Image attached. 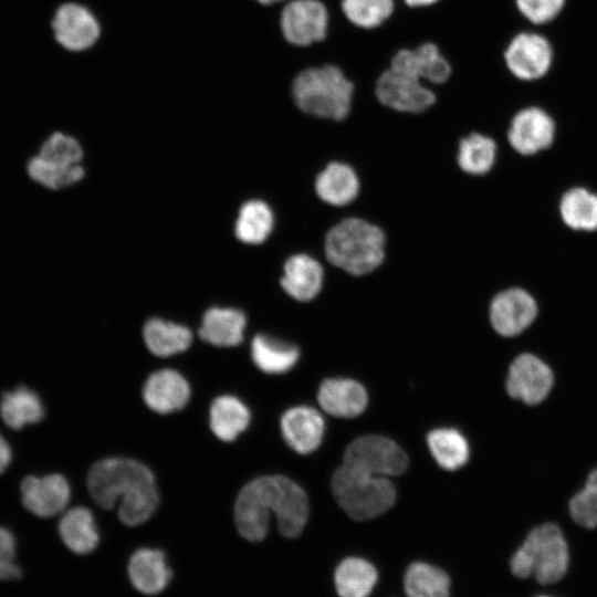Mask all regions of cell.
<instances>
[{"label":"cell","mask_w":597,"mask_h":597,"mask_svg":"<svg viewBox=\"0 0 597 597\" xmlns=\"http://www.w3.org/2000/svg\"><path fill=\"white\" fill-rule=\"evenodd\" d=\"M87 488L96 504L113 509L121 499L119 520L128 526L145 523L155 513L159 496L151 471L127 458H107L93 464Z\"/></svg>","instance_id":"cell-1"},{"label":"cell","mask_w":597,"mask_h":597,"mask_svg":"<svg viewBox=\"0 0 597 597\" xmlns=\"http://www.w3.org/2000/svg\"><path fill=\"white\" fill-rule=\"evenodd\" d=\"M354 92L349 77L332 63L306 67L292 82V97L300 111L335 122L349 115Z\"/></svg>","instance_id":"cell-2"},{"label":"cell","mask_w":597,"mask_h":597,"mask_svg":"<svg viewBox=\"0 0 597 597\" xmlns=\"http://www.w3.org/2000/svg\"><path fill=\"white\" fill-rule=\"evenodd\" d=\"M385 244V233L378 226L360 218H347L327 232L325 255L331 264L359 276L383 263Z\"/></svg>","instance_id":"cell-3"},{"label":"cell","mask_w":597,"mask_h":597,"mask_svg":"<svg viewBox=\"0 0 597 597\" xmlns=\"http://www.w3.org/2000/svg\"><path fill=\"white\" fill-rule=\"evenodd\" d=\"M569 564V552L561 528L552 523L533 528L511 558V570L520 578L534 576L547 585L562 579Z\"/></svg>","instance_id":"cell-4"},{"label":"cell","mask_w":597,"mask_h":597,"mask_svg":"<svg viewBox=\"0 0 597 597\" xmlns=\"http://www.w3.org/2000/svg\"><path fill=\"white\" fill-rule=\"evenodd\" d=\"M332 491L338 505L356 521L375 519L387 512L396 501V490L388 478L345 464L335 470Z\"/></svg>","instance_id":"cell-5"},{"label":"cell","mask_w":597,"mask_h":597,"mask_svg":"<svg viewBox=\"0 0 597 597\" xmlns=\"http://www.w3.org/2000/svg\"><path fill=\"white\" fill-rule=\"evenodd\" d=\"M251 482L269 511L274 514L280 533L290 538L298 536L310 514L305 491L284 475H264Z\"/></svg>","instance_id":"cell-6"},{"label":"cell","mask_w":597,"mask_h":597,"mask_svg":"<svg viewBox=\"0 0 597 597\" xmlns=\"http://www.w3.org/2000/svg\"><path fill=\"white\" fill-rule=\"evenodd\" d=\"M343 464L378 475L404 473L409 464L406 452L394 440L384 436H363L346 448Z\"/></svg>","instance_id":"cell-7"},{"label":"cell","mask_w":597,"mask_h":597,"mask_svg":"<svg viewBox=\"0 0 597 597\" xmlns=\"http://www.w3.org/2000/svg\"><path fill=\"white\" fill-rule=\"evenodd\" d=\"M280 29L286 42L306 48L327 38L329 12L321 0H292L280 14Z\"/></svg>","instance_id":"cell-8"},{"label":"cell","mask_w":597,"mask_h":597,"mask_svg":"<svg viewBox=\"0 0 597 597\" xmlns=\"http://www.w3.org/2000/svg\"><path fill=\"white\" fill-rule=\"evenodd\" d=\"M375 95L385 107L408 114L422 113L437 101L436 93L422 81L390 67L378 75Z\"/></svg>","instance_id":"cell-9"},{"label":"cell","mask_w":597,"mask_h":597,"mask_svg":"<svg viewBox=\"0 0 597 597\" xmlns=\"http://www.w3.org/2000/svg\"><path fill=\"white\" fill-rule=\"evenodd\" d=\"M509 71L523 81L544 76L553 62V49L543 35L523 32L516 34L504 51Z\"/></svg>","instance_id":"cell-10"},{"label":"cell","mask_w":597,"mask_h":597,"mask_svg":"<svg viewBox=\"0 0 597 597\" xmlns=\"http://www.w3.org/2000/svg\"><path fill=\"white\" fill-rule=\"evenodd\" d=\"M388 67L432 84L446 83L453 72L451 63L433 42L397 50Z\"/></svg>","instance_id":"cell-11"},{"label":"cell","mask_w":597,"mask_h":597,"mask_svg":"<svg viewBox=\"0 0 597 597\" xmlns=\"http://www.w3.org/2000/svg\"><path fill=\"white\" fill-rule=\"evenodd\" d=\"M554 377L551 368L532 354H522L511 364L506 391L528 405L543 401L551 391Z\"/></svg>","instance_id":"cell-12"},{"label":"cell","mask_w":597,"mask_h":597,"mask_svg":"<svg viewBox=\"0 0 597 597\" xmlns=\"http://www.w3.org/2000/svg\"><path fill=\"white\" fill-rule=\"evenodd\" d=\"M20 492L23 506L39 517L61 513L71 496L67 480L59 473L28 475L21 481Z\"/></svg>","instance_id":"cell-13"},{"label":"cell","mask_w":597,"mask_h":597,"mask_svg":"<svg viewBox=\"0 0 597 597\" xmlns=\"http://www.w3.org/2000/svg\"><path fill=\"white\" fill-rule=\"evenodd\" d=\"M52 28L56 41L66 50L84 51L100 38L101 27L96 17L84 6L65 3L53 18Z\"/></svg>","instance_id":"cell-14"},{"label":"cell","mask_w":597,"mask_h":597,"mask_svg":"<svg viewBox=\"0 0 597 597\" xmlns=\"http://www.w3.org/2000/svg\"><path fill=\"white\" fill-rule=\"evenodd\" d=\"M537 305L526 291L517 287L500 292L491 302L490 321L502 336H515L535 320Z\"/></svg>","instance_id":"cell-15"},{"label":"cell","mask_w":597,"mask_h":597,"mask_svg":"<svg viewBox=\"0 0 597 597\" xmlns=\"http://www.w3.org/2000/svg\"><path fill=\"white\" fill-rule=\"evenodd\" d=\"M555 135L553 118L540 107L517 112L511 121L507 138L522 155H533L551 146Z\"/></svg>","instance_id":"cell-16"},{"label":"cell","mask_w":597,"mask_h":597,"mask_svg":"<svg viewBox=\"0 0 597 597\" xmlns=\"http://www.w3.org/2000/svg\"><path fill=\"white\" fill-rule=\"evenodd\" d=\"M281 431L285 442L295 452L307 454L322 443L325 422L322 415L310 406L287 409L281 418Z\"/></svg>","instance_id":"cell-17"},{"label":"cell","mask_w":597,"mask_h":597,"mask_svg":"<svg viewBox=\"0 0 597 597\" xmlns=\"http://www.w3.org/2000/svg\"><path fill=\"white\" fill-rule=\"evenodd\" d=\"M317 401L328 415L354 418L365 411L368 396L364 386L354 379L329 378L321 384Z\"/></svg>","instance_id":"cell-18"},{"label":"cell","mask_w":597,"mask_h":597,"mask_svg":"<svg viewBox=\"0 0 597 597\" xmlns=\"http://www.w3.org/2000/svg\"><path fill=\"white\" fill-rule=\"evenodd\" d=\"M146 405L158 413L182 409L189 401L190 387L181 374L172 369L153 373L143 388Z\"/></svg>","instance_id":"cell-19"},{"label":"cell","mask_w":597,"mask_h":597,"mask_svg":"<svg viewBox=\"0 0 597 597\" xmlns=\"http://www.w3.org/2000/svg\"><path fill=\"white\" fill-rule=\"evenodd\" d=\"M323 282L324 269L313 256L300 253L285 261L281 286L294 300L307 302L315 298Z\"/></svg>","instance_id":"cell-20"},{"label":"cell","mask_w":597,"mask_h":597,"mask_svg":"<svg viewBox=\"0 0 597 597\" xmlns=\"http://www.w3.org/2000/svg\"><path fill=\"white\" fill-rule=\"evenodd\" d=\"M128 577L139 593L157 595L168 586L171 569L163 551L143 547L137 549L129 559Z\"/></svg>","instance_id":"cell-21"},{"label":"cell","mask_w":597,"mask_h":597,"mask_svg":"<svg viewBox=\"0 0 597 597\" xmlns=\"http://www.w3.org/2000/svg\"><path fill=\"white\" fill-rule=\"evenodd\" d=\"M317 197L332 206L342 207L355 200L359 192V179L347 164L332 161L316 176Z\"/></svg>","instance_id":"cell-22"},{"label":"cell","mask_w":597,"mask_h":597,"mask_svg":"<svg viewBox=\"0 0 597 597\" xmlns=\"http://www.w3.org/2000/svg\"><path fill=\"white\" fill-rule=\"evenodd\" d=\"M245 323V315L240 310L214 306L203 314L199 334L214 346H237L243 339Z\"/></svg>","instance_id":"cell-23"},{"label":"cell","mask_w":597,"mask_h":597,"mask_svg":"<svg viewBox=\"0 0 597 597\" xmlns=\"http://www.w3.org/2000/svg\"><path fill=\"white\" fill-rule=\"evenodd\" d=\"M234 520L244 540L261 542L265 538L269 531L270 511L251 482L245 484L238 494Z\"/></svg>","instance_id":"cell-24"},{"label":"cell","mask_w":597,"mask_h":597,"mask_svg":"<svg viewBox=\"0 0 597 597\" xmlns=\"http://www.w3.org/2000/svg\"><path fill=\"white\" fill-rule=\"evenodd\" d=\"M45 410L42 399L33 389L20 385L7 390L0 398V417L14 430L40 422Z\"/></svg>","instance_id":"cell-25"},{"label":"cell","mask_w":597,"mask_h":597,"mask_svg":"<svg viewBox=\"0 0 597 597\" xmlns=\"http://www.w3.org/2000/svg\"><path fill=\"white\" fill-rule=\"evenodd\" d=\"M59 534L65 546L78 555L93 552L100 542L94 516L83 506L73 507L63 514Z\"/></svg>","instance_id":"cell-26"},{"label":"cell","mask_w":597,"mask_h":597,"mask_svg":"<svg viewBox=\"0 0 597 597\" xmlns=\"http://www.w3.org/2000/svg\"><path fill=\"white\" fill-rule=\"evenodd\" d=\"M378 580L376 567L365 558H344L334 572V586L339 597H368Z\"/></svg>","instance_id":"cell-27"},{"label":"cell","mask_w":597,"mask_h":597,"mask_svg":"<svg viewBox=\"0 0 597 597\" xmlns=\"http://www.w3.org/2000/svg\"><path fill=\"white\" fill-rule=\"evenodd\" d=\"M250 423L248 407L234 396L217 397L210 407V428L214 436L230 442L238 438Z\"/></svg>","instance_id":"cell-28"},{"label":"cell","mask_w":597,"mask_h":597,"mask_svg":"<svg viewBox=\"0 0 597 597\" xmlns=\"http://www.w3.org/2000/svg\"><path fill=\"white\" fill-rule=\"evenodd\" d=\"M143 335L147 348L160 357L185 352L192 341V334L188 327L158 317L146 322Z\"/></svg>","instance_id":"cell-29"},{"label":"cell","mask_w":597,"mask_h":597,"mask_svg":"<svg viewBox=\"0 0 597 597\" xmlns=\"http://www.w3.org/2000/svg\"><path fill=\"white\" fill-rule=\"evenodd\" d=\"M254 364L266 374H283L294 367L300 350L293 344L265 334H258L251 343Z\"/></svg>","instance_id":"cell-30"},{"label":"cell","mask_w":597,"mask_h":597,"mask_svg":"<svg viewBox=\"0 0 597 597\" xmlns=\"http://www.w3.org/2000/svg\"><path fill=\"white\" fill-rule=\"evenodd\" d=\"M427 443L433 459L444 470H458L469 460L468 441L457 429H434L428 433Z\"/></svg>","instance_id":"cell-31"},{"label":"cell","mask_w":597,"mask_h":597,"mask_svg":"<svg viewBox=\"0 0 597 597\" xmlns=\"http://www.w3.org/2000/svg\"><path fill=\"white\" fill-rule=\"evenodd\" d=\"M451 582L441 568L423 562L408 566L404 577L407 597H450Z\"/></svg>","instance_id":"cell-32"},{"label":"cell","mask_w":597,"mask_h":597,"mask_svg":"<svg viewBox=\"0 0 597 597\" xmlns=\"http://www.w3.org/2000/svg\"><path fill=\"white\" fill-rule=\"evenodd\" d=\"M274 223L273 212L262 200H250L242 205L235 222L237 238L249 244H259L268 239Z\"/></svg>","instance_id":"cell-33"},{"label":"cell","mask_w":597,"mask_h":597,"mask_svg":"<svg viewBox=\"0 0 597 597\" xmlns=\"http://www.w3.org/2000/svg\"><path fill=\"white\" fill-rule=\"evenodd\" d=\"M563 221L572 229L597 230V195L585 188H573L559 203Z\"/></svg>","instance_id":"cell-34"},{"label":"cell","mask_w":597,"mask_h":597,"mask_svg":"<svg viewBox=\"0 0 597 597\" xmlns=\"http://www.w3.org/2000/svg\"><path fill=\"white\" fill-rule=\"evenodd\" d=\"M496 157V145L491 137L472 133L459 143L457 161L470 175H484L491 170Z\"/></svg>","instance_id":"cell-35"},{"label":"cell","mask_w":597,"mask_h":597,"mask_svg":"<svg viewBox=\"0 0 597 597\" xmlns=\"http://www.w3.org/2000/svg\"><path fill=\"white\" fill-rule=\"evenodd\" d=\"M342 13L356 28L374 30L383 25L395 11V0H342Z\"/></svg>","instance_id":"cell-36"},{"label":"cell","mask_w":597,"mask_h":597,"mask_svg":"<svg viewBox=\"0 0 597 597\" xmlns=\"http://www.w3.org/2000/svg\"><path fill=\"white\" fill-rule=\"evenodd\" d=\"M27 171L32 180L52 190L74 185L85 174L82 165L61 167L43 159L39 155L29 160Z\"/></svg>","instance_id":"cell-37"},{"label":"cell","mask_w":597,"mask_h":597,"mask_svg":"<svg viewBox=\"0 0 597 597\" xmlns=\"http://www.w3.org/2000/svg\"><path fill=\"white\" fill-rule=\"evenodd\" d=\"M38 155L54 165L74 167L81 165L83 149L74 137L56 132L41 145Z\"/></svg>","instance_id":"cell-38"},{"label":"cell","mask_w":597,"mask_h":597,"mask_svg":"<svg viewBox=\"0 0 597 597\" xmlns=\"http://www.w3.org/2000/svg\"><path fill=\"white\" fill-rule=\"evenodd\" d=\"M569 511L577 524L587 528L597 526V469L588 475L584 488L570 500Z\"/></svg>","instance_id":"cell-39"},{"label":"cell","mask_w":597,"mask_h":597,"mask_svg":"<svg viewBox=\"0 0 597 597\" xmlns=\"http://www.w3.org/2000/svg\"><path fill=\"white\" fill-rule=\"evenodd\" d=\"M521 14L534 24H543L556 18L565 0H515Z\"/></svg>","instance_id":"cell-40"},{"label":"cell","mask_w":597,"mask_h":597,"mask_svg":"<svg viewBox=\"0 0 597 597\" xmlns=\"http://www.w3.org/2000/svg\"><path fill=\"white\" fill-rule=\"evenodd\" d=\"M17 541L12 532L0 526V580H13L22 572L15 563Z\"/></svg>","instance_id":"cell-41"},{"label":"cell","mask_w":597,"mask_h":597,"mask_svg":"<svg viewBox=\"0 0 597 597\" xmlns=\"http://www.w3.org/2000/svg\"><path fill=\"white\" fill-rule=\"evenodd\" d=\"M12 461V449L9 442L0 434V474L3 473Z\"/></svg>","instance_id":"cell-42"},{"label":"cell","mask_w":597,"mask_h":597,"mask_svg":"<svg viewBox=\"0 0 597 597\" xmlns=\"http://www.w3.org/2000/svg\"><path fill=\"white\" fill-rule=\"evenodd\" d=\"M440 0H404L409 8H427L436 4Z\"/></svg>","instance_id":"cell-43"},{"label":"cell","mask_w":597,"mask_h":597,"mask_svg":"<svg viewBox=\"0 0 597 597\" xmlns=\"http://www.w3.org/2000/svg\"><path fill=\"white\" fill-rule=\"evenodd\" d=\"M255 1L263 4V6H271V4L277 3V2L283 1V0H255Z\"/></svg>","instance_id":"cell-44"},{"label":"cell","mask_w":597,"mask_h":597,"mask_svg":"<svg viewBox=\"0 0 597 597\" xmlns=\"http://www.w3.org/2000/svg\"><path fill=\"white\" fill-rule=\"evenodd\" d=\"M538 597H548V596H538Z\"/></svg>","instance_id":"cell-45"}]
</instances>
